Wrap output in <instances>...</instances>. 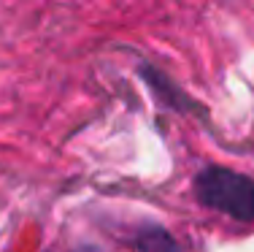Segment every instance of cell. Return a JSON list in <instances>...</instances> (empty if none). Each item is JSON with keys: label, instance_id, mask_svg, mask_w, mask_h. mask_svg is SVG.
I'll return each instance as SVG.
<instances>
[{"label": "cell", "instance_id": "1", "mask_svg": "<svg viewBox=\"0 0 254 252\" xmlns=\"http://www.w3.org/2000/svg\"><path fill=\"white\" fill-rule=\"evenodd\" d=\"M197 198L205 206L225 212L235 220L254 217V182L227 168H205L195 182Z\"/></svg>", "mask_w": 254, "mask_h": 252}]
</instances>
